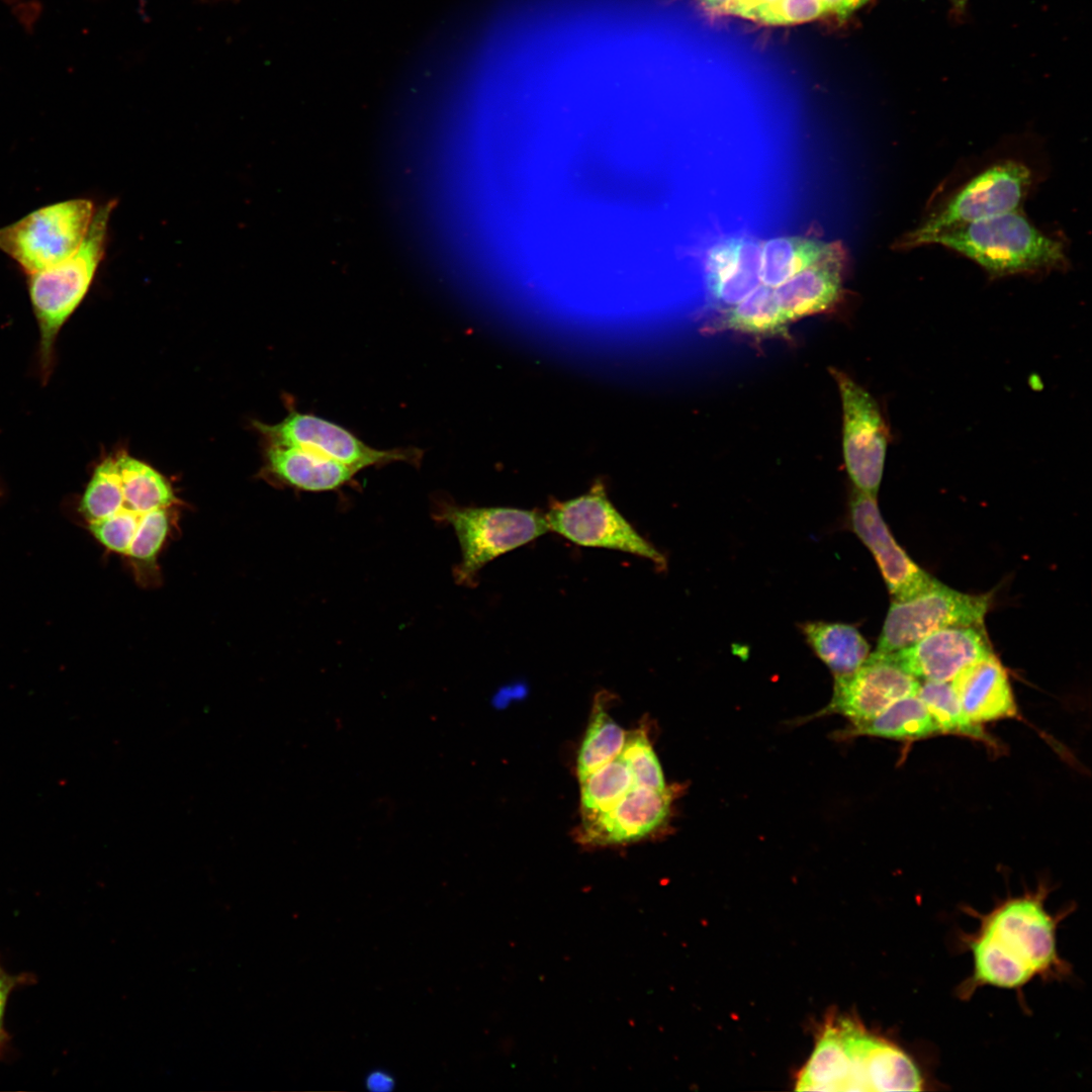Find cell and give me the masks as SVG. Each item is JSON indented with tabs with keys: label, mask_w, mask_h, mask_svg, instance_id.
Listing matches in <instances>:
<instances>
[{
	"label": "cell",
	"mask_w": 1092,
	"mask_h": 1092,
	"mask_svg": "<svg viewBox=\"0 0 1092 1092\" xmlns=\"http://www.w3.org/2000/svg\"><path fill=\"white\" fill-rule=\"evenodd\" d=\"M178 503L169 481L125 453L103 460L81 498L80 512L95 539L128 558L139 577L153 575Z\"/></svg>",
	"instance_id": "1"
},
{
	"label": "cell",
	"mask_w": 1092,
	"mask_h": 1092,
	"mask_svg": "<svg viewBox=\"0 0 1092 1092\" xmlns=\"http://www.w3.org/2000/svg\"><path fill=\"white\" fill-rule=\"evenodd\" d=\"M1045 898V889L1040 888L980 915L977 931L967 939L973 973L959 988L962 998L984 986L1018 990L1035 978L1068 975V964L1057 949L1061 917L1048 912Z\"/></svg>",
	"instance_id": "2"
},
{
	"label": "cell",
	"mask_w": 1092,
	"mask_h": 1092,
	"mask_svg": "<svg viewBox=\"0 0 1092 1092\" xmlns=\"http://www.w3.org/2000/svg\"><path fill=\"white\" fill-rule=\"evenodd\" d=\"M927 244L966 256L993 278L1067 266L1063 244L1039 232L1016 210L944 231Z\"/></svg>",
	"instance_id": "3"
},
{
	"label": "cell",
	"mask_w": 1092,
	"mask_h": 1092,
	"mask_svg": "<svg viewBox=\"0 0 1092 1092\" xmlns=\"http://www.w3.org/2000/svg\"><path fill=\"white\" fill-rule=\"evenodd\" d=\"M114 203L94 213L79 248L68 258L29 275V294L40 330L41 364L49 368L56 337L80 304L103 257L107 224Z\"/></svg>",
	"instance_id": "4"
},
{
	"label": "cell",
	"mask_w": 1092,
	"mask_h": 1092,
	"mask_svg": "<svg viewBox=\"0 0 1092 1092\" xmlns=\"http://www.w3.org/2000/svg\"><path fill=\"white\" fill-rule=\"evenodd\" d=\"M435 517L454 529L461 550L454 579L466 586L476 584L478 572L489 561L549 531L544 514L516 508H469L444 503Z\"/></svg>",
	"instance_id": "5"
},
{
	"label": "cell",
	"mask_w": 1092,
	"mask_h": 1092,
	"mask_svg": "<svg viewBox=\"0 0 1092 1092\" xmlns=\"http://www.w3.org/2000/svg\"><path fill=\"white\" fill-rule=\"evenodd\" d=\"M87 199H71L36 209L0 229V250L28 274L71 256L84 240L94 216Z\"/></svg>",
	"instance_id": "6"
},
{
	"label": "cell",
	"mask_w": 1092,
	"mask_h": 1092,
	"mask_svg": "<svg viewBox=\"0 0 1092 1092\" xmlns=\"http://www.w3.org/2000/svg\"><path fill=\"white\" fill-rule=\"evenodd\" d=\"M1031 182V172L1022 163L1008 160L993 164L969 180L938 210L908 233L900 247L926 245L930 238L944 231L1014 211Z\"/></svg>",
	"instance_id": "7"
},
{
	"label": "cell",
	"mask_w": 1092,
	"mask_h": 1092,
	"mask_svg": "<svg viewBox=\"0 0 1092 1092\" xmlns=\"http://www.w3.org/2000/svg\"><path fill=\"white\" fill-rule=\"evenodd\" d=\"M991 595H970L941 582L915 597L892 601L875 652L891 653L950 627H983Z\"/></svg>",
	"instance_id": "8"
},
{
	"label": "cell",
	"mask_w": 1092,
	"mask_h": 1092,
	"mask_svg": "<svg viewBox=\"0 0 1092 1092\" xmlns=\"http://www.w3.org/2000/svg\"><path fill=\"white\" fill-rule=\"evenodd\" d=\"M545 517L550 531L577 545L619 550L666 567L664 555L618 512L602 484L578 497L553 503Z\"/></svg>",
	"instance_id": "9"
},
{
	"label": "cell",
	"mask_w": 1092,
	"mask_h": 1092,
	"mask_svg": "<svg viewBox=\"0 0 1092 1092\" xmlns=\"http://www.w3.org/2000/svg\"><path fill=\"white\" fill-rule=\"evenodd\" d=\"M842 402V447L854 488L878 493L889 443V430L876 399L841 371L833 370Z\"/></svg>",
	"instance_id": "10"
},
{
	"label": "cell",
	"mask_w": 1092,
	"mask_h": 1092,
	"mask_svg": "<svg viewBox=\"0 0 1092 1092\" xmlns=\"http://www.w3.org/2000/svg\"><path fill=\"white\" fill-rule=\"evenodd\" d=\"M257 427L266 437L268 444L308 449L358 471L369 466L397 461L416 464L422 456L420 450L412 448H373L345 428L309 414L292 412L278 424L259 423Z\"/></svg>",
	"instance_id": "11"
},
{
	"label": "cell",
	"mask_w": 1092,
	"mask_h": 1092,
	"mask_svg": "<svg viewBox=\"0 0 1092 1092\" xmlns=\"http://www.w3.org/2000/svg\"><path fill=\"white\" fill-rule=\"evenodd\" d=\"M849 1060V1091H920L924 1080L898 1044L868 1031L856 1020L837 1019Z\"/></svg>",
	"instance_id": "12"
},
{
	"label": "cell",
	"mask_w": 1092,
	"mask_h": 1092,
	"mask_svg": "<svg viewBox=\"0 0 1092 1092\" xmlns=\"http://www.w3.org/2000/svg\"><path fill=\"white\" fill-rule=\"evenodd\" d=\"M834 679L830 702L814 716L839 714L851 723L872 719L895 702L917 695L920 686L893 659L877 652L853 672Z\"/></svg>",
	"instance_id": "13"
},
{
	"label": "cell",
	"mask_w": 1092,
	"mask_h": 1092,
	"mask_svg": "<svg viewBox=\"0 0 1092 1092\" xmlns=\"http://www.w3.org/2000/svg\"><path fill=\"white\" fill-rule=\"evenodd\" d=\"M851 529L872 552L894 601L915 597L938 580L916 564L896 542L881 516L876 495L853 488L849 500Z\"/></svg>",
	"instance_id": "14"
},
{
	"label": "cell",
	"mask_w": 1092,
	"mask_h": 1092,
	"mask_svg": "<svg viewBox=\"0 0 1092 1092\" xmlns=\"http://www.w3.org/2000/svg\"><path fill=\"white\" fill-rule=\"evenodd\" d=\"M675 791L632 787L614 806L581 821L576 840L587 846L626 844L645 839L667 823Z\"/></svg>",
	"instance_id": "15"
},
{
	"label": "cell",
	"mask_w": 1092,
	"mask_h": 1092,
	"mask_svg": "<svg viewBox=\"0 0 1092 1092\" xmlns=\"http://www.w3.org/2000/svg\"><path fill=\"white\" fill-rule=\"evenodd\" d=\"M878 653V652H877ZM992 652L983 627H950L886 654L922 681H950L963 668Z\"/></svg>",
	"instance_id": "16"
},
{
	"label": "cell",
	"mask_w": 1092,
	"mask_h": 1092,
	"mask_svg": "<svg viewBox=\"0 0 1092 1092\" xmlns=\"http://www.w3.org/2000/svg\"><path fill=\"white\" fill-rule=\"evenodd\" d=\"M762 242L749 237L716 244L706 259L709 291L722 307H731L761 284Z\"/></svg>",
	"instance_id": "17"
},
{
	"label": "cell",
	"mask_w": 1092,
	"mask_h": 1092,
	"mask_svg": "<svg viewBox=\"0 0 1092 1092\" xmlns=\"http://www.w3.org/2000/svg\"><path fill=\"white\" fill-rule=\"evenodd\" d=\"M950 684L974 723L982 725L1017 714L1007 672L994 653L963 668Z\"/></svg>",
	"instance_id": "18"
},
{
	"label": "cell",
	"mask_w": 1092,
	"mask_h": 1092,
	"mask_svg": "<svg viewBox=\"0 0 1092 1092\" xmlns=\"http://www.w3.org/2000/svg\"><path fill=\"white\" fill-rule=\"evenodd\" d=\"M842 251L835 244L821 259L775 287L788 323L819 313L839 298L842 283Z\"/></svg>",
	"instance_id": "19"
},
{
	"label": "cell",
	"mask_w": 1092,
	"mask_h": 1092,
	"mask_svg": "<svg viewBox=\"0 0 1092 1092\" xmlns=\"http://www.w3.org/2000/svg\"><path fill=\"white\" fill-rule=\"evenodd\" d=\"M268 468L286 485L307 491H326L350 482L357 469L311 450L268 444Z\"/></svg>",
	"instance_id": "20"
},
{
	"label": "cell",
	"mask_w": 1092,
	"mask_h": 1092,
	"mask_svg": "<svg viewBox=\"0 0 1092 1092\" xmlns=\"http://www.w3.org/2000/svg\"><path fill=\"white\" fill-rule=\"evenodd\" d=\"M802 633L815 654L834 676L857 669L870 655V645L856 627L845 623L806 622Z\"/></svg>",
	"instance_id": "21"
},
{
	"label": "cell",
	"mask_w": 1092,
	"mask_h": 1092,
	"mask_svg": "<svg viewBox=\"0 0 1092 1092\" xmlns=\"http://www.w3.org/2000/svg\"><path fill=\"white\" fill-rule=\"evenodd\" d=\"M937 733L940 730L926 706L917 695H912L895 702L872 719L851 723L840 735L914 740Z\"/></svg>",
	"instance_id": "22"
},
{
	"label": "cell",
	"mask_w": 1092,
	"mask_h": 1092,
	"mask_svg": "<svg viewBox=\"0 0 1092 1092\" xmlns=\"http://www.w3.org/2000/svg\"><path fill=\"white\" fill-rule=\"evenodd\" d=\"M796 1090L849 1091V1061L837 1019L829 1020L801 1071Z\"/></svg>",
	"instance_id": "23"
},
{
	"label": "cell",
	"mask_w": 1092,
	"mask_h": 1092,
	"mask_svg": "<svg viewBox=\"0 0 1092 1092\" xmlns=\"http://www.w3.org/2000/svg\"><path fill=\"white\" fill-rule=\"evenodd\" d=\"M612 698L608 692H601L595 697L589 722L576 757L579 783L616 758L624 746L627 732L608 711Z\"/></svg>",
	"instance_id": "24"
},
{
	"label": "cell",
	"mask_w": 1092,
	"mask_h": 1092,
	"mask_svg": "<svg viewBox=\"0 0 1092 1092\" xmlns=\"http://www.w3.org/2000/svg\"><path fill=\"white\" fill-rule=\"evenodd\" d=\"M834 245L803 237H778L762 242L761 283L771 287L781 285L821 259Z\"/></svg>",
	"instance_id": "25"
},
{
	"label": "cell",
	"mask_w": 1092,
	"mask_h": 1092,
	"mask_svg": "<svg viewBox=\"0 0 1092 1092\" xmlns=\"http://www.w3.org/2000/svg\"><path fill=\"white\" fill-rule=\"evenodd\" d=\"M724 324L738 332L768 335L782 331L789 323L782 311L775 287L761 283L728 308Z\"/></svg>",
	"instance_id": "26"
},
{
	"label": "cell",
	"mask_w": 1092,
	"mask_h": 1092,
	"mask_svg": "<svg viewBox=\"0 0 1092 1092\" xmlns=\"http://www.w3.org/2000/svg\"><path fill=\"white\" fill-rule=\"evenodd\" d=\"M581 821L607 811L633 787L631 774L617 756L580 783Z\"/></svg>",
	"instance_id": "27"
},
{
	"label": "cell",
	"mask_w": 1092,
	"mask_h": 1092,
	"mask_svg": "<svg viewBox=\"0 0 1092 1092\" xmlns=\"http://www.w3.org/2000/svg\"><path fill=\"white\" fill-rule=\"evenodd\" d=\"M917 696L933 717L940 733L989 741L982 725L971 721L964 712L950 681H920Z\"/></svg>",
	"instance_id": "28"
},
{
	"label": "cell",
	"mask_w": 1092,
	"mask_h": 1092,
	"mask_svg": "<svg viewBox=\"0 0 1092 1092\" xmlns=\"http://www.w3.org/2000/svg\"><path fill=\"white\" fill-rule=\"evenodd\" d=\"M628 767L634 787L657 791L666 788L661 765L648 735V726L642 722L627 732L624 746L618 755Z\"/></svg>",
	"instance_id": "29"
},
{
	"label": "cell",
	"mask_w": 1092,
	"mask_h": 1092,
	"mask_svg": "<svg viewBox=\"0 0 1092 1092\" xmlns=\"http://www.w3.org/2000/svg\"><path fill=\"white\" fill-rule=\"evenodd\" d=\"M825 12L819 0H779L771 9L768 24H791L815 19Z\"/></svg>",
	"instance_id": "30"
},
{
	"label": "cell",
	"mask_w": 1092,
	"mask_h": 1092,
	"mask_svg": "<svg viewBox=\"0 0 1092 1092\" xmlns=\"http://www.w3.org/2000/svg\"><path fill=\"white\" fill-rule=\"evenodd\" d=\"M779 0H734L729 13L767 23L769 14Z\"/></svg>",
	"instance_id": "31"
},
{
	"label": "cell",
	"mask_w": 1092,
	"mask_h": 1092,
	"mask_svg": "<svg viewBox=\"0 0 1092 1092\" xmlns=\"http://www.w3.org/2000/svg\"><path fill=\"white\" fill-rule=\"evenodd\" d=\"M825 10L840 18H846L868 0H819Z\"/></svg>",
	"instance_id": "32"
},
{
	"label": "cell",
	"mask_w": 1092,
	"mask_h": 1092,
	"mask_svg": "<svg viewBox=\"0 0 1092 1092\" xmlns=\"http://www.w3.org/2000/svg\"><path fill=\"white\" fill-rule=\"evenodd\" d=\"M366 1086L371 1091H389L394 1086L393 1078L386 1072L377 1070L371 1072L365 1080Z\"/></svg>",
	"instance_id": "33"
},
{
	"label": "cell",
	"mask_w": 1092,
	"mask_h": 1092,
	"mask_svg": "<svg viewBox=\"0 0 1092 1092\" xmlns=\"http://www.w3.org/2000/svg\"><path fill=\"white\" fill-rule=\"evenodd\" d=\"M13 985V978L0 969V1034L2 1031V1018L6 1001Z\"/></svg>",
	"instance_id": "34"
},
{
	"label": "cell",
	"mask_w": 1092,
	"mask_h": 1092,
	"mask_svg": "<svg viewBox=\"0 0 1092 1092\" xmlns=\"http://www.w3.org/2000/svg\"><path fill=\"white\" fill-rule=\"evenodd\" d=\"M703 1L708 7L712 8L714 10L724 11V12H728V13H729V11L731 9V6H732V4L734 2V0H703Z\"/></svg>",
	"instance_id": "35"
},
{
	"label": "cell",
	"mask_w": 1092,
	"mask_h": 1092,
	"mask_svg": "<svg viewBox=\"0 0 1092 1092\" xmlns=\"http://www.w3.org/2000/svg\"><path fill=\"white\" fill-rule=\"evenodd\" d=\"M950 1L953 4V6L958 10H961V11L965 8V6H966V4L968 2V0H950Z\"/></svg>",
	"instance_id": "36"
},
{
	"label": "cell",
	"mask_w": 1092,
	"mask_h": 1092,
	"mask_svg": "<svg viewBox=\"0 0 1092 1092\" xmlns=\"http://www.w3.org/2000/svg\"><path fill=\"white\" fill-rule=\"evenodd\" d=\"M203 1H219V0H203Z\"/></svg>",
	"instance_id": "37"
},
{
	"label": "cell",
	"mask_w": 1092,
	"mask_h": 1092,
	"mask_svg": "<svg viewBox=\"0 0 1092 1092\" xmlns=\"http://www.w3.org/2000/svg\"><path fill=\"white\" fill-rule=\"evenodd\" d=\"M1 1035V1034H0Z\"/></svg>",
	"instance_id": "38"
}]
</instances>
